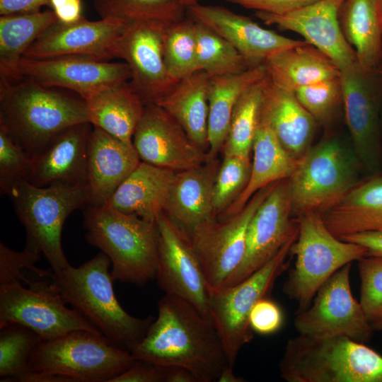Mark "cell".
<instances>
[{
  "label": "cell",
  "mask_w": 382,
  "mask_h": 382,
  "mask_svg": "<svg viewBox=\"0 0 382 382\" xmlns=\"http://www.w3.org/2000/svg\"><path fill=\"white\" fill-rule=\"evenodd\" d=\"M131 353L137 359L185 368L199 382L217 381L228 364L212 319L189 302L168 294L159 300L157 317Z\"/></svg>",
  "instance_id": "1"
},
{
  "label": "cell",
  "mask_w": 382,
  "mask_h": 382,
  "mask_svg": "<svg viewBox=\"0 0 382 382\" xmlns=\"http://www.w3.org/2000/svg\"><path fill=\"white\" fill-rule=\"evenodd\" d=\"M88 122L79 95L23 78L0 76V125L33 158L64 129Z\"/></svg>",
  "instance_id": "2"
},
{
  "label": "cell",
  "mask_w": 382,
  "mask_h": 382,
  "mask_svg": "<svg viewBox=\"0 0 382 382\" xmlns=\"http://www.w3.org/2000/svg\"><path fill=\"white\" fill-rule=\"evenodd\" d=\"M109 257L103 252L78 267L69 265L48 277L67 304L112 343L129 352L144 337L156 318H139L120 305L113 289Z\"/></svg>",
  "instance_id": "3"
},
{
  "label": "cell",
  "mask_w": 382,
  "mask_h": 382,
  "mask_svg": "<svg viewBox=\"0 0 382 382\" xmlns=\"http://www.w3.org/2000/svg\"><path fill=\"white\" fill-rule=\"evenodd\" d=\"M83 226L87 241L110 260L113 281L141 286L155 279L158 258L156 221L107 204L87 205Z\"/></svg>",
  "instance_id": "4"
},
{
  "label": "cell",
  "mask_w": 382,
  "mask_h": 382,
  "mask_svg": "<svg viewBox=\"0 0 382 382\" xmlns=\"http://www.w3.org/2000/svg\"><path fill=\"white\" fill-rule=\"evenodd\" d=\"M287 382H382V356L346 336L289 338L279 362Z\"/></svg>",
  "instance_id": "5"
},
{
  "label": "cell",
  "mask_w": 382,
  "mask_h": 382,
  "mask_svg": "<svg viewBox=\"0 0 382 382\" xmlns=\"http://www.w3.org/2000/svg\"><path fill=\"white\" fill-rule=\"evenodd\" d=\"M136 360L102 334L76 330L41 339L25 374L46 376L50 382H110Z\"/></svg>",
  "instance_id": "6"
},
{
  "label": "cell",
  "mask_w": 382,
  "mask_h": 382,
  "mask_svg": "<svg viewBox=\"0 0 382 382\" xmlns=\"http://www.w3.org/2000/svg\"><path fill=\"white\" fill-rule=\"evenodd\" d=\"M8 197L25 230V247L41 253L54 272L67 267L62 231L74 211L88 205L86 185L59 181L37 187L23 180L13 187Z\"/></svg>",
  "instance_id": "7"
},
{
  "label": "cell",
  "mask_w": 382,
  "mask_h": 382,
  "mask_svg": "<svg viewBox=\"0 0 382 382\" xmlns=\"http://www.w3.org/2000/svg\"><path fill=\"white\" fill-rule=\"evenodd\" d=\"M298 235L291 247L296 260L282 286L298 312L307 309L320 287L337 270L366 256L367 249L333 235L318 212L298 216Z\"/></svg>",
  "instance_id": "8"
},
{
  "label": "cell",
  "mask_w": 382,
  "mask_h": 382,
  "mask_svg": "<svg viewBox=\"0 0 382 382\" xmlns=\"http://www.w3.org/2000/svg\"><path fill=\"white\" fill-rule=\"evenodd\" d=\"M361 166L354 153L335 138L311 146L289 178L292 215L323 214L359 180Z\"/></svg>",
  "instance_id": "9"
},
{
  "label": "cell",
  "mask_w": 382,
  "mask_h": 382,
  "mask_svg": "<svg viewBox=\"0 0 382 382\" xmlns=\"http://www.w3.org/2000/svg\"><path fill=\"white\" fill-rule=\"evenodd\" d=\"M298 233L264 266L241 282L209 292L211 319L233 367L243 347L253 338L249 318L257 302L268 297L275 281L289 267L291 247Z\"/></svg>",
  "instance_id": "10"
},
{
  "label": "cell",
  "mask_w": 382,
  "mask_h": 382,
  "mask_svg": "<svg viewBox=\"0 0 382 382\" xmlns=\"http://www.w3.org/2000/svg\"><path fill=\"white\" fill-rule=\"evenodd\" d=\"M0 284V327L9 323L25 326L41 339L54 338L76 330L101 334L68 305L52 281Z\"/></svg>",
  "instance_id": "11"
},
{
  "label": "cell",
  "mask_w": 382,
  "mask_h": 382,
  "mask_svg": "<svg viewBox=\"0 0 382 382\" xmlns=\"http://www.w3.org/2000/svg\"><path fill=\"white\" fill-rule=\"evenodd\" d=\"M275 183L257 191L236 214L223 220H207L187 233L209 292L221 288L240 265L250 221Z\"/></svg>",
  "instance_id": "12"
},
{
  "label": "cell",
  "mask_w": 382,
  "mask_h": 382,
  "mask_svg": "<svg viewBox=\"0 0 382 382\" xmlns=\"http://www.w3.org/2000/svg\"><path fill=\"white\" fill-rule=\"evenodd\" d=\"M352 263L332 274L318 290L311 305L299 311L294 325L299 334L313 337L346 336L367 343L374 332L350 286Z\"/></svg>",
  "instance_id": "13"
},
{
  "label": "cell",
  "mask_w": 382,
  "mask_h": 382,
  "mask_svg": "<svg viewBox=\"0 0 382 382\" xmlns=\"http://www.w3.org/2000/svg\"><path fill=\"white\" fill-rule=\"evenodd\" d=\"M158 258L155 279L168 294L193 305L211 319L209 289L186 231L164 212L156 218Z\"/></svg>",
  "instance_id": "14"
},
{
  "label": "cell",
  "mask_w": 382,
  "mask_h": 382,
  "mask_svg": "<svg viewBox=\"0 0 382 382\" xmlns=\"http://www.w3.org/2000/svg\"><path fill=\"white\" fill-rule=\"evenodd\" d=\"M292 216L287 178L276 182L253 215L247 231L243 257L221 288L235 285L253 274L297 234L298 222Z\"/></svg>",
  "instance_id": "15"
},
{
  "label": "cell",
  "mask_w": 382,
  "mask_h": 382,
  "mask_svg": "<svg viewBox=\"0 0 382 382\" xmlns=\"http://www.w3.org/2000/svg\"><path fill=\"white\" fill-rule=\"evenodd\" d=\"M166 25L129 23L113 49V58L122 59L129 66V83L145 105L156 103L178 82L170 76L164 61L163 33Z\"/></svg>",
  "instance_id": "16"
},
{
  "label": "cell",
  "mask_w": 382,
  "mask_h": 382,
  "mask_svg": "<svg viewBox=\"0 0 382 382\" xmlns=\"http://www.w3.org/2000/svg\"><path fill=\"white\" fill-rule=\"evenodd\" d=\"M127 25V23L113 18L91 21L83 17L69 24L57 21L36 39L23 57H81L110 61Z\"/></svg>",
  "instance_id": "17"
},
{
  "label": "cell",
  "mask_w": 382,
  "mask_h": 382,
  "mask_svg": "<svg viewBox=\"0 0 382 382\" xmlns=\"http://www.w3.org/2000/svg\"><path fill=\"white\" fill-rule=\"evenodd\" d=\"M18 80L25 78L46 86L71 91L84 100L131 77L127 63L81 57L35 59L22 57Z\"/></svg>",
  "instance_id": "18"
},
{
  "label": "cell",
  "mask_w": 382,
  "mask_h": 382,
  "mask_svg": "<svg viewBox=\"0 0 382 382\" xmlns=\"http://www.w3.org/2000/svg\"><path fill=\"white\" fill-rule=\"evenodd\" d=\"M132 144L141 161L174 171L197 166L208 160L207 153L156 103L145 105Z\"/></svg>",
  "instance_id": "19"
},
{
  "label": "cell",
  "mask_w": 382,
  "mask_h": 382,
  "mask_svg": "<svg viewBox=\"0 0 382 382\" xmlns=\"http://www.w3.org/2000/svg\"><path fill=\"white\" fill-rule=\"evenodd\" d=\"M340 71L342 105L354 153L361 166L376 172L381 165L382 146L378 104L370 73L358 62Z\"/></svg>",
  "instance_id": "20"
},
{
  "label": "cell",
  "mask_w": 382,
  "mask_h": 382,
  "mask_svg": "<svg viewBox=\"0 0 382 382\" xmlns=\"http://www.w3.org/2000/svg\"><path fill=\"white\" fill-rule=\"evenodd\" d=\"M344 0H319L284 15L255 11L267 25L296 33L327 55L340 71L357 62L354 50L345 40L338 21Z\"/></svg>",
  "instance_id": "21"
},
{
  "label": "cell",
  "mask_w": 382,
  "mask_h": 382,
  "mask_svg": "<svg viewBox=\"0 0 382 382\" xmlns=\"http://www.w3.org/2000/svg\"><path fill=\"white\" fill-rule=\"evenodd\" d=\"M191 18L215 31L243 57L249 68L260 66L270 56L307 43L260 26L249 17L221 6L199 3L187 8Z\"/></svg>",
  "instance_id": "22"
},
{
  "label": "cell",
  "mask_w": 382,
  "mask_h": 382,
  "mask_svg": "<svg viewBox=\"0 0 382 382\" xmlns=\"http://www.w3.org/2000/svg\"><path fill=\"white\" fill-rule=\"evenodd\" d=\"M140 162L132 143L93 127L86 163L88 205L107 204Z\"/></svg>",
  "instance_id": "23"
},
{
  "label": "cell",
  "mask_w": 382,
  "mask_h": 382,
  "mask_svg": "<svg viewBox=\"0 0 382 382\" xmlns=\"http://www.w3.org/2000/svg\"><path fill=\"white\" fill-rule=\"evenodd\" d=\"M93 126L82 122L54 136L33 159L28 181L37 187L55 182L86 185L88 146Z\"/></svg>",
  "instance_id": "24"
},
{
  "label": "cell",
  "mask_w": 382,
  "mask_h": 382,
  "mask_svg": "<svg viewBox=\"0 0 382 382\" xmlns=\"http://www.w3.org/2000/svg\"><path fill=\"white\" fill-rule=\"evenodd\" d=\"M220 164L216 158L175 171L164 212L187 233L197 225L215 218L213 192Z\"/></svg>",
  "instance_id": "25"
},
{
  "label": "cell",
  "mask_w": 382,
  "mask_h": 382,
  "mask_svg": "<svg viewBox=\"0 0 382 382\" xmlns=\"http://www.w3.org/2000/svg\"><path fill=\"white\" fill-rule=\"evenodd\" d=\"M279 141L295 159L311 147L317 122L298 100L294 91L281 88L265 80L261 110Z\"/></svg>",
  "instance_id": "26"
},
{
  "label": "cell",
  "mask_w": 382,
  "mask_h": 382,
  "mask_svg": "<svg viewBox=\"0 0 382 382\" xmlns=\"http://www.w3.org/2000/svg\"><path fill=\"white\" fill-rule=\"evenodd\" d=\"M335 236L382 231V174L359 180L321 214Z\"/></svg>",
  "instance_id": "27"
},
{
  "label": "cell",
  "mask_w": 382,
  "mask_h": 382,
  "mask_svg": "<svg viewBox=\"0 0 382 382\" xmlns=\"http://www.w3.org/2000/svg\"><path fill=\"white\" fill-rule=\"evenodd\" d=\"M175 171L141 161L105 204L156 221L165 211Z\"/></svg>",
  "instance_id": "28"
},
{
  "label": "cell",
  "mask_w": 382,
  "mask_h": 382,
  "mask_svg": "<svg viewBox=\"0 0 382 382\" xmlns=\"http://www.w3.org/2000/svg\"><path fill=\"white\" fill-rule=\"evenodd\" d=\"M253 161L248 183L237 199L219 216L226 219L239 212L262 188L289 178L298 160L282 146L269 124L261 117L253 143Z\"/></svg>",
  "instance_id": "29"
},
{
  "label": "cell",
  "mask_w": 382,
  "mask_h": 382,
  "mask_svg": "<svg viewBox=\"0 0 382 382\" xmlns=\"http://www.w3.org/2000/svg\"><path fill=\"white\" fill-rule=\"evenodd\" d=\"M210 76L198 70L178 81L156 104L165 110L190 139L207 153L208 85Z\"/></svg>",
  "instance_id": "30"
},
{
  "label": "cell",
  "mask_w": 382,
  "mask_h": 382,
  "mask_svg": "<svg viewBox=\"0 0 382 382\" xmlns=\"http://www.w3.org/2000/svg\"><path fill=\"white\" fill-rule=\"evenodd\" d=\"M86 100L88 122L123 141L132 143L145 104L129 81L105 88Z\"/></svg>",
  "instance_id": "31"
},
{
  "label": "cell",
  "mask_w": 382,
  "mask_h": 382,
  "mask_svg": "<svg viewBox=\"0 0 382 382\" xmlns=\"http://www.w3.org/2000/svg\"><path fill=\"white\" fill-rule=\"evenodd\" d=\"M342 33L359 66L371 73L382 48V0H344L338 12Z\"/></svg>",
  "instance_id": "32"
},
{
  "label": "cell",
  "mask_w": 382,
  "mask_h": 382,
  "mask_svg": "<svg viewBox=\"0 0 382 382\" xmlns=\"http://www.w3.org/2000/svg\"><path fill=\"white\" fill-rule=\"evenodd\" d=\"M266 76L263 64L238 74L210 76L208 85V160L217 158L222 151L233 110L241 96L249 87Z\"/></svg>",
  "instance_id": "33"
},
{
  "label": "cell",
  "mask_w": 382,
  "mask_h": 382,
  "mask_svg": "<svg viewBox=\"0 0 382 382\" xmlns=\"http://www.w3.org/2000/svg\"><path fill=\"white\" fill-rule=\"evenodd\" d=\"M262 64L273 84L292 91L341 74L327 55L308 43L273 54Z\"/></svg>",
  "instance_id": "34"
},
{
  "label": "cell",
  "mask_w": 382,
  "mask_h": 382,
  "mask_svg": "<svg viewBox=\"0 0 382 382\" xmlns=\"http://www.w3.org/2000/svg\"><path fill=\"white\" fill-rule=\"evenodd\" d=\"M57 21L52 10L0 16V76L18 80V66L36 39Z\"/></svg>",
  "instance_id": "35"
},
{
  "label": "cell",
  "mask_w": 382,
  "mask_h": 382,
  "mask_svg": "<svg viewBox=\"0 0 382 382\" xmlns=\"http://www.w3.org/2000/svg\"><path fill=\"white\" fill-rule=\"evenodd\" d=\"M266 78L249 87L236 103L222 148L224 156L250 158L260 120Z\"/></svg>",
  "instance_id": "36"
},
{
  "label": "cell",
  "mask_w": 382,
  "mask_h": 382,
  "mask_svg": "<svg viewBox=\"0 0 382 382\" xmlns=\"http://www.w3.org/2000/svg\"><path fill=\"white\" fill-rule=\"evenodd\" d=\"M100 18H113L127 23L168 25L185 18L187 8L180 0H93Z\"/></svg>",
  "instance_id": "37"
},
{
  "label": "cell",
  "mask_w": 382,
  "mask_h": 382,
  "mask_svg": "<svg viewBox=\"0 0 382 382\" xmlns=\"http://www.w3.org/2000/svg\"><path fill=\"white\" fill-rule=\"evenodd\" d=\"M195 37L198 70L210 76H217L238 74L249 69L243 57L232 45L197 21Z\"/></svg>",
  "instance_id": "38"
},
{
  "label": "cell",
  "mask_w": 382,
  "mask_h": 382,
  "mask_svg": "<svg viewBox=\"0 0 382 382\" xmlns=\"http://www.w3.org/2000/svg\"><path fill=\"white\" fill-rule=\"evenodd\" d=\"M163 48L166 68L175 81L198 71L195 21L190 17L167 25L163 33Z\"/></svg>",
  "instance_id": "39"
},
{
  "label": "cell",
  "mask_w": 382,
  "mask_h": 382,
  "mask_svg": "<svg viewBox=\"0 0 382 382\" xmlns=\"http://www.w3.org/2000/svg\"><path fill=\"white\" fill-rule=\"evenodd\" d=\"M40 340L36 332L20 324L0 327V381H18Z\"/></svg>",
  "instance_id": "40"
},
{
  "label": "cell",
  "mask_w": 382,
  "mask_h": 382,
  "mask_svg": "<svg viewBox=\"0 0 382 382\" xmlns=\"http://www.w3.org/2000/svg\"><path fill=\"white\" fill-rule=\"evenodd\" d=\"M251 166L250 158L224 156L213 192L215 218L217 219L243 191L250 178Z\"/></svg>",
  "instance_id": "41"
},
{
  "label": "cell",
  "mask_w": 382,
  "mask_h": 382,
  "mask_svg": "<svg viewBox=\"0 0 382 382\" xmlns=\"http://www.w3.org/2000/svg\"><path fill=\"white\" fill-rule=\"evenodd\" d=\"M299 103L313 117L317 124L326 125L342 104V83L339 76L322 80L296 89Z\"/></svg>",
  "instance_id": "42"
},
{
  "label": "cell",
  "mask_w": 382,
  "mask_h": 382,
  "mask_svg": "<svg viewBox=\"0 0 382 382\" xmlns=\"http://www.w3.org/2000/svg\"><path fill=\"white\" fill-rule=\"evenodd\" d=\"M33 159L0 125V190L9 196L13 187L28 180Z\"/></svg>",
  "instance_id": "43"
},
{
  "label": "cell",
  "mask_w": 382,
  "mask_h": 382,
  "mask_svg": "<svg viewBox=\"0 0 382 382\" xmlns=\"http://www.w3.org/2000/svg\"><path fill=\"white\" fill-rule=\"evenodd\" d=\"M359 303L369 320L382 313V257L364 256L358 260Z\"/></svg>",
  "instance_id": "44"
},
{
  "label": "cell",
  "mask_w": 382,
  "mask_h": 382,
  "mask_svg": "<svg viewBox=\"0 0 382 382\" xmlns=\"http://www.w3.org/2000/svg\"><path fill=\"white\" fill-rule=\"evenodd\" d=\"M42 254L25 247L22 251L14 250L0 243V284L20 282L28 284L30 280L23 274V269L31 270L40 277H45L47 270L36 267Z\"/></svg>",
  "instance_id": "45"
},
{
  "label": "cell",
  "mask_w": 382,
  "mask_h": 382,
  "mask_svg": "<svg viewBox=\"0 0 382 382\" xmlns=\"http://www.w3.org/2000/svg\"><path fill=\"white\" fill-rule=\"evenodd\" d=\"M253 332L260 335H271L279 330L283 323L280 307L268 297L260 300L253 308L249 318Z\"/></svg>",
  "instance_id": "46"
},
{
  "label": "cell",
  "mask_w": 382,
  "mask_h": 382,
  "mask_svg": "<svg viewBox=\"0 0 382 382\" xmlns=\"http://www.w3.org/2000/svg\"><path fill=\"white\" fill-rule=\"evenodd\" d=\"M246 9L274 15H284L319 0H224Z\"/></svg>",
  "instance_id": "47"
},
{
  "label": "cell",
  "mask_w": 382,
  "mask_h": 382,
  "mask_svg": "<svg viewBox=\"0 0 382 382\" xmlns=\"http://www.w3.org/2000/svg\"><path fill=\"white\" fill-rule=\"evenodd\" d=\"M166 366L137 359L126 371L110 382H165Z\"/></svg>",
  "instance_id": "48"
},
{
  "label": "cell",
  "mask_w": 382,
  "mask_h": 382,
  "mask_svg": "<svg viewBox=\"0 0 382 382\" xmlns=\"http://www.w3.org/2000/svg\"><path fill=\"white\" fill-rule=\"evenodd\" d=\"M49 6L63 23H73L83 17L81 0H50Z\"/></svg>",
  "instance_id": "49"
},
{
  "label": "cell",
  "mask_w": 382,
  "mask_h": 382,
  "mask_svg": "<svg viewBox=\"0 0 382 382\" xmlns=\"http://www.w3.org/2000/svg\"><path fill=\"white\" fill-rule=\"evenodd\" d=\"M340 239L367 249L366 256L382 257V231H365L343 236Z\"/></svg>",
  "instance_id": "50"
},
{
  "label": "cell",
  "mask_w": 382,
  "mask_h": 382,
  "mask_svg": "<svg viewBox=\"0 0 382 382\" xmlns=\"http://www.w3.org/2000/svg\"><path fill=\"white\" fill-rule=\"evenodd\" d=\"M50 0H0V16L33 13L43 6H50Z\"/></svg>",
  "instance_id": "51"
},
{
  "label": "cell",
  "mask_w": 382,
  "mask_h": 382,
  "mask_svg": "<svg viewBox=\"0 0 382 382\" xmlns=\"http://www.w3.org/2000/svg\"><path fill=\"white\" fill-rule=\"evenodd\" d=\"M165 382H199L190 370L179 366H166Z\"/></svg>",
  "instance_id": "52"
},
{
  "label": "cell",
  "mask_w": 382,
  "mask_h": 382,
  "mask_svg": "<svg viewBox=\"0 0 382 382\" xmlns=\"http://www.w3.org/2000/svg\"><path fill=\"white\" fill-rule=\"evenodd\" d=\"M219 382H245V378L236 376L233 372V367L226 364L222 369L218 378Z\"/></svg>",
  "instance_id": "53"
},
{
  "label": "cell",
  "mask_w": 382,
  "mask_h": 382,
  "mask_svg": "<svg viewBox=\"0 0 382 382\" xmlns=\"http://www.w3.org/2000/svg\"><path fill=\"white\" fill-rule=\"evenodd\" d=\"M371 324L374 331L382 330V313L371 321Z\"/></svg>",
  "instance_id": "54"
},
{
  "label": "cell",
  "mask_w": 382,
  "mask_h": 382,
  "mask_svg": "<svg viewBox=\"0 0 382 382\" xmlns=\"http://www.w3.org/2000/svg\"><path fill=\"white\" fill-rule=\"evenodd\" d=\"M180 1L186 8H187L188 6L192 4L198 3L199 0H180Z\"/></svg>",
  "instance_id": "55"
}]
</instances>
